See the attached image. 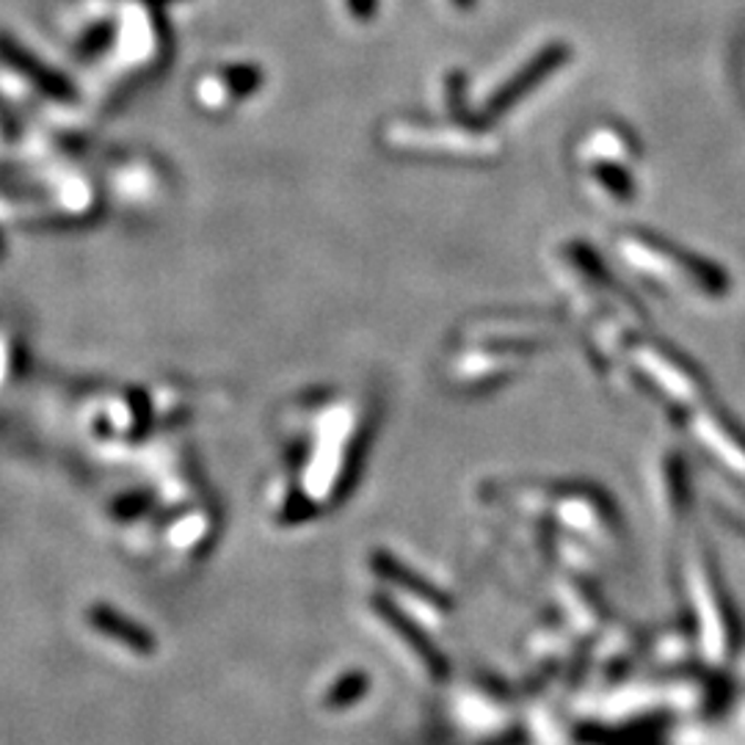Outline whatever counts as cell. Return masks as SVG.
<instances>
[{
  "label": "cell",
  "mask_w": 745,
  "mask_h": 745,
  "mask_svg": "<svg viewBox=\"0 0 745 745\" xmlns=\"http://www.w3.org/2000/svg\"><path fill=\"white\" fill-rule=\"evenodd\" d=\"M696 434H699V439L704 442V447H707V451L713 453V456L718 458L724 467H730L732 473L745 478V447L743 445H737V442L732 439V436L726 434L718 423H713V420H699Z\"/></svg>",
  "instance_id": "1"
}]
</instances>
